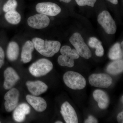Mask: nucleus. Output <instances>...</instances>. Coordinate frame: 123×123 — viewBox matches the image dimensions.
I'll return each instance as SVG.
<instances>
[{
	"instance_id": "1",
	"label": "nucleus",
	"mask_w": 123,
	"mask_h": 123,
	"mask_svg": "<svg viewBox=\"0 0 123 123\" xmlns=\"http://www.w3.org/2000/svg\"><path fill=\"white\" fill-rule=\"evenodd\" d=\"M34 48L41 55L47 57H51L57 53L60 49V42L54 40H44L39 38L32 40Z\"/></svg>"
},
{
	"instance_id": "2",
	"label": "nucleus",
	"mask_w": 123,
	"mask_h": 123,
	"mask_svg": "<svg viewBox=\"0 0 123 123\" xmlns=\"http://www.w3.org/2000/svg\"><path fill=\"white\" fill-rule=\"evenodd\" d=\"M63 78L65 84L72 89H83L86 85V81L85 78L76 72L72 71L66 72L64 74Z\"/></svg>"
},
{
	"instance_id": "3",
	"label": "nucleus",
	"mask_w": 123,
	"mask_h": 123,
	"mask_svg": "<svg viewBox=\"0 0 123 123\" xmlns=\"http://www.w3.org/2000/svg\"><path fill=\"white\" fill-rule=\"evenodd\" d=\"M69 40L80 56L86 59L91 57L92 52L80 33H75L73 34Z\"/></svg>"
},
{
	"instance_id": "4",
	"label": "nucleus",
	"mask_w": 123,
	"mask_h": 123,
	"mask_svg": "<svg viewBox=\"0 0 123 123\" xmlns=\"http://www.w3.org/2000/svg\"><path fill=\"white\" fill-rule=\"evenodd\" d=\"M53 68L51 62L46 59H41L32 64L29 68L30 73L36 77L43 76L50 72Z\"/></svg>"
},
{
	"instance_id": "5",
	"label": "nucleus",
	"mask_w": 123,
	"mask_h": 123,
	"mask_svg": "<svg viewBox=\"0 0 123 123\" xmlns=\"http://www.w3.org/2000/svg\"><path fill=\"white\" fill-rule=\"evenodd\" d=\"M97 20L108 34L113 35L116 32V23L108 11L104 10L101 12L98 16Z\"/></svg>"
},
{
	"instance_id": "6",
	"label": "nucleus",
	"mask_w": 123,
	"mask_h": 123,
	"mask_svg": "<svg viewBox=\"0 0 123 123\" xmlns=\"http://www.w3.org/2000/svg\"><path fill=\"white\" fill-rule=\"evenodd\" d=\"M89 82L92 86L107 88L112 84V79L111 77L106 74H94L89 77Z\"/></svg>"
},
{
	"instance_id": "7",
	"label": "nucleus",
	"mask_w": 123,
	"mask_h": 123,
	"mask_svg": "<svg viewBox=\"0 0 123 123\" xmlns=\"http://www.w3.org/2000/svg\"><path fill=\"white\" fill-rule=\"evenodd\" d=\"M36 9L39 13L50 16H56L61 11L59 6L51 2L38 3L36 6Z\"/></svg>"
},
{
	"instance_id": "8",
	"label": "nucleus",
	"mask_w": 123,
	"mask_h": 123,
	"mask_svg": "<svg viewBox=\"0 0 123 123\" xmlns=\"http://www.w3.org/2000/svg\"><path fill=\"white\" fill-rule=\"evenodd\" d=\"M20 93L17 89L12 88L5 94V107L7 112L13 111L17 107L18 103Z\"/></svg>"
},
{
	"instance_id": "9",
	"label": "nucleus",
	"mask_w": 123,
	"mask_h": 123,
	"mask_svg": "<svg viewBox=\"0 0 123 123\" xmlns=\"http://www.w3.org/2000/svg\"><path fill=\"white\" fill-rule=\"evenodd\" d=\"M50 20L47 15L38 14L28 18L27 23L31 28L41 29L46 28L50 24Z\"/></svg>"
},
{
	"instance_id": "10",
	"label": "nucleus",
	"mask_w": 123,
	"mask_h": 123,
	"mask_svg": "<svg viewBox=\"0 0 123 123\" xmlns=\"http://www.w3.org/2000/svg\"><path fill=\"white\" fill-rule=\"evenodd\" d=\"M61 115L67 123H78V118L74 108L68 102H65L62 105Z\"/></svg>"
},
{
	"instance_id": "11",
	"label": "nucleus",
	"mask_w": 123,
	"mask_h": 123,
	"mask_svg": "<svg viewBox=\"0 0 123 123\" xmlns=\"http://www.w3.org/2000/svg\"><path fill=\"white\" fill-rule=\"evenodd\" d=\"M4 87L5 89H11L20 79V77L12 68H7L4 72Z\"/></svg>"
},
{
	"instance_id": "12",
	"label": "nucleus",
	"mask_w": 123,
	"mask_h": 123,
	"mask_svg": "<svg viewBox=\"0 0 123 123\" xmlns=\"http://www.w3.org/2000/svg\"><path fill=\"white\" fill-rule=\"evenodd\" d=\"M28 90L32 95L38 96L47 91L48 86L45 83L40 81H27L26 83Z\"/></svg>"
},
{
	"instance_id": "13",
	"label": "nucleus",
	"mask_w": 123,
	"mask_h": 123,
	"mask_svg": "<svg viewBox=\"0 0 123 123\" xmlns=\"http://www.w3.org/2000/svg\"><path fill=\"white\" fill-rule=\"evenodd\" d=\"M26 98L28 103L38 112H41L46 110L47 104L43 98L35 95H27Z\"/></svg>"
},
{
	"instance_id": "14",
	"label": "nucleus",
	"mask_w": 123,
	"mask_h": 123,
	"mask_svg": "<svg viewBox=\"0 0 123 123\" xmlns=\"http://www.w3.org/2000/svg\"><path fill=\"white\" fill-rule=\"evenodd\" d=\"M30 108L28 104H21L14 109L13 115L14 120L18 123L23 122L25 119L26 115L30 114Z\"/></svg>"
},
{
	"instance_id": "15",
	"label": "nucleus",
	"mask_w": 123,
	"mask_h": 123,
	"mask_svg": "<svg viewBox=\"0 0 123 123\" xmlns=\"http://www.w3.org/2000/svg\"><path fill=\"white\" fill-rule=\"evenodd\" d=\"M93 97L100 109H105L109 105L110 99L107 94L101 90L97 89L93 93Z\"/></svg>"
},
{
	"instance_id": "16",
	"label": "nucleus",
	"mask_w": 123,
	"mask_h": 123,
	"mask_svg": "<svg viewBox=\"0 0 123 123\" xmlns=\"http://www.w3.org/2000/svg\"><path fill=\"white\" fill-rule=\"evenodd\" d=\"M34 49L33 42L27 41L23 46L21 54L22 61L24 63H29L32 59V54Z\"/></svg>"
},
{
	"instance_id": "17",
	"label": "nucleus",
	"mask_w": 123,
	"mask_h": 123,
	"mask_svg": "<svg viewBox=\"0 0 123 123\" xmlns=\"http://www.w3.org/2000/svg\"><path fill=\"white\" fill-rule=\"evenodd\" d=\"M106 71L109 74L114 75H118L123 72V60H116L111 62L107 65Z\"/></svg>"
},
{
	"instance_id": "18",
	"label": "nucleus",
	"mask_w": 123,
	"mask_h": 123,
	"mask_svg": "<svg viewBox=\"0 0 123 123\" xmlns=\"http://www.w3.org/2000/svg\"><path fill=\"white\" fill-rule=\"evenodd\" d=\"M19 53L18 44L14 42H10L7 49V55L9 60L14 61L17 59Z\"/></svg>"
},
{
	"instance_id": "19",
	"label": "nucleus",
	"mask_w": 123,
	"mask_h": 123,
	"mask_svg": "<svg viewBox=\"0 0 123 123\" xmlns=\"http://www.w3.org/2000/svg\"><path fill=\"white\" fill-rule=\"evenodd\" d=\"M88 45L91 48H95V54L98 57L103 56L104 50L102 43L95 37H92L90 38L88 42Z\"/></svg>"
},
{
	"instance_id": "20",
	"label": "nucleus",
	"mask_w": 123,
	"mask_h": 123,
	"mask_svg": "<svg viewBox=\"0 0 123 123\" xmlns=\"http://www.w3.org/2000/svg\"><path fill=\"white\" fill-rule=\"evenodd\" d=\"M108 57L112 60H120L123 57V51L120 43H116L112 46L108 53Z\"/></svg>"
},
{
	"instance_id": "21",
	"label": "nucleus",
	"mask_w": 123,
	"mask_h": 123,
	"mask_svg": "<svg viewBox=\"0 0 123 123\" xmlns=\"http://www.w3.org/2000/svg\"><path fill=\"white\" fill-rule=\"evenodd\" d=\"M5 18L8 22L13 25L18 24L21 20V15L15 10L6 12Z\"/></svg>"
},
{
	"instance_id": "22",
	"label": "nucleus",
	"mask_w": 123,
	"mask_h": 123,
	"mask_svg": "<svg viewBox=\"0 0 123 123\" xmlns=\"http://www.w3.org/2000/svg\"><path fill=\"white\" fill-rule=\"evenodd\" d=\"M61 55L70 57L73 60L78 59L80 56L75 49H72L68 46H64L60 49Z\"/></svg>"
},
{
	"instance_id": "23",
	"label": "nucleus",
	"mask_w": 123,
	"mask_h": 123,
	"mask_svg": "<svg viewBox=\"0 0 123 123\" xmlns=\"http://www.w3.org/2000/svg\"><path fill=\"white\" fill-rule=\"evenodd\" d=\"M57 62L59 64L62 66L72 68L75 64L74 60L68 56L62 55L59 56L57 59Z\"/></svg>"
},
{
	"instance_id": "24",
	"label": "nucleus",
	"mask_w": 123,
	"mask_h": 123,
	"mask_svg": "<svg viewBox=\"0 0 123 123\" xmlns=\"http://www.w3.org/2000/svg\"><path fill=\"white\" fill-rule=\"evenodd\" d=\"M17 5V2L16 0H8L3 6V11L7 12L9 11L15 10Z\"/></svg>"
},
{
	"instance_id": "25",
	"label": "nucleus",
	"mask_w": 123,
	"mask_h": 123,
	"mask_svg": "<svg viewBox=\"0 0 123 123\" xmlns=\"http://www.w3.org/2000/svg\"><path fill=\"white\" fill-rule=\"evenodd\" d=\"M97 0H75L78 5L80 6H88L92 7H94Z\"/></svg>"
},
{
	"instance_id": "26",
	"label": "nucleus",
	"mask_w": 123,
	"mask_h": 123,
	"mask_svg": "<svg viewBox=\"0 0 123 123\" xmlns=\"http://www.w3.org/2000/svg\"><path fill=\"white\" fill-rule=\"evenodd\" d=\"M5 53L1 47H0V68L4 63Z\"/></svg>"
},
{
	"instance_id": "27",
	"label": "nucleus",
	"mask_w": 123,
	"mask_h": 123,
	"mask_svg": "<svg viewBox=\"0 0 123 123\" xmlns=\"http://www.w3.org/2000/svg\"><path fill=\"white\" fill-rule=\"evenodd\" d=\"M98 123V120L94 117L90 115L88 116V118L85 121V123Z\"/></svg>"
},
{
	"instance_id": "28",
	"label": "nucleus",
	"mask_w": 123,
	"mask_h": 123,
	"mask_svg": "<svg viewBox=\"0 0 123 123\" xmlns=\"http://www.w3.org/2000/svg\"><path fill=\"white\" fill-rule=\"evenodd\" d=\"M117 120L119 123H123V112H120L117 115Z\"/></svg>"
},
{
	"instance_id": "29",
	"label": "nucleus",
	"mask_w": 123,
	"mask_h": 123,
	"mask_svg": "<svg viewBox=\"0 0 123 123\" xmlns=\"http://www.w3.org/2000/svg\"><path fill=\"white\" fill-rule=\"evenodd\" d=\"M114 5H117L118 3V0H107Z\"/></svg>"
},
{
	"instance_id": "30",
	"label": "nucleus",
	"mask_w": 123,
	"mask_h": 123,
	"mask_svg": "<svg viewBox=\"0 0 123 123\" xmlns=\"http://www.w3.org/2000/svg\"><path fill=\"white\" fill-rule=\"evenodd\" d=\"M71 0H60V1L61 2H63L67 3L70 2Z\"/></svg>"
},
{
	"instance_id": "31",
	"label": "nucleus",
	"mask_w": 123,
	"mask_h": 123,
	"mask_svg": "<svg viewBox=\"0 0 123 123\" xmlns=\"http://www.w3.org/2000/svg\"><path fill=\"white\" fill-rule=\"evenodd\" d=\"M55 123H63V122H62V121H56L55 122Z\"/></svg>"
},
{
	"instance_id": "32",
	"label": "nucleus",
	"mask_w": 123,
	"mask_h": 123,
	"mask_svg": "<svg viewBox=\"0 0 123 123\" xmlns=\"http://www.w3.org/2000/svg\"><path fill=\"white\" fill-rule=\"evenodd\" d=\"M123 96H122V99H121V101H122V102H123Z\"/></svg>"
},
{
	"instance_id": "33",
	"label": "nucleus",
	"mask_w": 123,
	"mask_h": 123,
	"mask_svg": "<svg viewBox=\"0 0 123 123\" xmlns=\"http://www.w3.org/2000/svg\"><path fill=\"white\" fill-rule=\"evenodd\" d=\"M121 46H122V47H123V42H121Z\"/></svg>"
},
{
	"instance_id": "34",
	"label": "nucleus",
	"mask_w": 123,
	"mask_h": 123,
	"mask_svg": "<svg viewBox=\"0 0 123 123\" xmlns=\"http://www.w3.org/2000/svg\"><path fill=\"white\" fill-rule=\"evenodd\" d=\"M0 123H1L0 121Z\"/></svg>"
}]
</instances>
